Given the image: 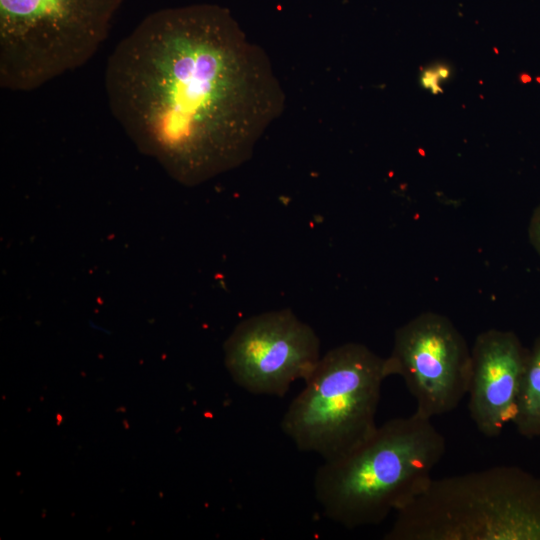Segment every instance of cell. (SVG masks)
Segmentation results:
<instances>
[{"mask_svg": "<svg viewBox=\"0 0 540 540\" xmlns=\"http://www.w3.org/2000/svg\"><path fill=\"white\" fill-rule=\"evenodd\" d=\"M104 80L125 134L186 186L245 163L285 108L268 56L216 4L146 16L109 56Z\"/></svg>", "mask_w": 540, "mask_h": 540, "instance_id": "obj_1", "label": "cell"}, {"mask_svg": "<svg viewBox=\"0 0 540 540\" xmlns=\"http://www.w3.org/2000/svg\"><path fill=\"white\" fill-rule=\"evenodd\" d=\"M445 451L446 440L431 419L416 412L390 419L319 466L315 498L328 519L348 529L379 524L427 488Z\"/></svg>", "mask_w": 540, "mask_h": 540, "instance_id": "obj_2", "label": "cell"}, {"mask_svg": "<svg viewBox=\"0 0 540 540\" xmlns=\"http://www.w3.org/2000/svg\"><path fill=\"white\" fill-rule=\"evenodd\" d=\"M385 540H540V477L500 465L432 479Z\"/></svg>", "mask_w": 540, "mask_h": 540, "instance_id": "obj_3", "label": "cell"}, {"mask_svg": "<svg viewBox=\"0 0 540 540\" xmlns=\"http://www.w3.org/2000/svg\"><path fill=\"white\" fill-rule=\"evenodd\" d=\"M123 0H0V86L32 91L84 65Z\"/></svg>", "mask_w": 540, "mask_h": 540, "instance_id": "obj_4", "label": "cell"}, {"mask_svg": "<svg viewBox=\"0 0 540 540\" xmlns=\"http://www.w3.org/2000/svg\"><path fill=\"white\" fill-rule=\"evenodd\" d=\"M385 358L361 343L336 346L320 357L281 420L298 450L338 459L377 427Z\"/></svg>", "mask_w": 540, "mask_h": 540, "instance_id": "obj_5", "label": "cell"}, {"mask_svg": "<svg viewBox=\"0 0 540 540\" xmlns=\"http://www.w3.org/2000/svg\"><path fill=\"white\" fill-rule=\"evenodd\" d=\"M385 366L388 377L403 379L415 412L432 419L456 409L467 395L471 349L450 319L424 312L396 329Z\"/></svg>", "mask_w": 540, "mask_h": 540, "instance_id": "obj_6", "label": "cell"}, {"mask_svg": "<svg viewBox=\"0 0 540 540\" xmlns=\"http://www.w3.org/2000/svg\"><path fill=\"white\" fill-rule=\"evenodd\" d=\"M320 339L290 309L242 320L224 344L225 366L233 381L254 395L283 397L317 365Z\"/></svg>", "mask_w": 540, "mask_h": 540, "instance_id": "obj_7", "label": "cell"}, {"mask_svg": "<svg viewBox=\"0 0 540 540\" xmlns=\"http://www.w3.org/2000/svg\"><path fill=\"white\" fill-rule=\"evenodd\" d=\"M528 351L512 331L489 329L476 337L468 410L484 436L496 437L512 423Z\"/></svg>", "mask_w": 540, "mask_h": 540, "instance_id": "obj_8", "label": "cell"}, {"mask_svg": "<svg viewBox=\"0 0 540 540\" xmlns=\"http://www.w3.org/2000/svg\"><path fill=\"white\" fill-rule=\"evenodd\" d=\"M512 424L524 437H540V336L528 351Z\"/></svg>", "mask_w": 540, "mask_h": 540, "instance_id": "obj_9", "label": "cell"}, {"mask_svg": "<svg viewBox=\"0 0 540 540\" xmlns=\"http://www.w3.org/2000/svg\"><path fill=\"white\" fill-rule=\"evenodd\" d=\"M449 74V69L446 66L439 67L437 70H426L421 76V84L424 88L436 92L439 90L438 82L448 78Z\"/></svg>", "mask_w": 540, "mask_h": 540, "instance_id": "obj_10", "label": "cell"}, {"mask_svg": "<svg viewBox=\"0 0 540 540\" xmlns=\"http://www.w3.org/2000/svg\"><path fill=\"white\" fill-rule=\"evenodd\" d=\"M530 243L540 255V204L535 208L528 226Z\"/></svg>", "mask_w": 540, "mask_h": 540, "instance_id": "obj_11", "label": "cell"}]
</instances>
